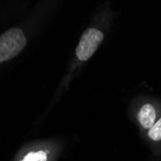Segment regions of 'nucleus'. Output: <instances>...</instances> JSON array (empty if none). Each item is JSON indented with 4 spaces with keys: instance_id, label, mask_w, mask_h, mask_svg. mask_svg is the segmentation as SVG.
I'll return each mask as SVG.
<instances>
[{
    "instance_id": "1",
    "label": "nucleus",
    "mask_w": 161,
    "mask_h": 161,
    "mask_svg": "<svg viewBox=\"0 0 161 161\" xmlns=\"http://www.w3.org/2000/svg\"><path fill=\"white\" fill-rule=\"evenodd\" d=\"M65 143L57 138L34 140L24 144L12 161H58Z\"/></svg>"
},
{
    "instance_id": "2",
    "label": "nucleus",
    "mask_w": 161,
    "mask_h": 161,
    "mask_svg": "<svg viewBox=\"0 0 161 161\" xmlns=\"http://www.w3.org/2000/svg\"><path fill=\"white\" fill-rule=\"evenodd\" d=\"M26 37L20 28H11L0 35V64L17 57L25 47Z\"/></svg>"
},
{
    "instance_id": "3",
    "label": "nucleus",
    "mask_w": 161,
    "mask_h": 161,
    "mask_svg": "<svg viewBox=\"0 0 161 161\" xmlns=\"http://www.w3.org/2000/svg\"><path fill=\"white\" fill-rule=\"evenodd\" d=\"M103 39V33L98 29L95 27H90L86 29L82 34L75 49L76 59L81 63L89 60L97 50Z\"/></svg>"
},
{
    "instance_id": "4",
    "label": "nucleus",
    "mask_w": 161,
    "mask_h": 161,
    "mask_svg": "<svg viewBox=\"0 0 161 161\" xmlns=\"http://www.w3.org/2000/svg\"><path fill=\"white\" fill-rule=\"evenodd\" d=\"M159 117V112L156 106L152 102H145L136 112V121L139 127L144 131L151 128Z\"/></svg>"
},
{
    "instance_id": "5",
    "label": "nucleus",
    "mask_w": 161,
    "mask_h": 161,
    "mask_svg": "<svg viewBox=\"0 0 161 161\" xmlns=\"http://www.w3.org/2000/svg\"><path fill=\"white\" fill-rule=\"evenodd\" d=\"M147 139L153 145L161 144V115L153 125L146 131Z\"/></svg>"
}]
</instances>
